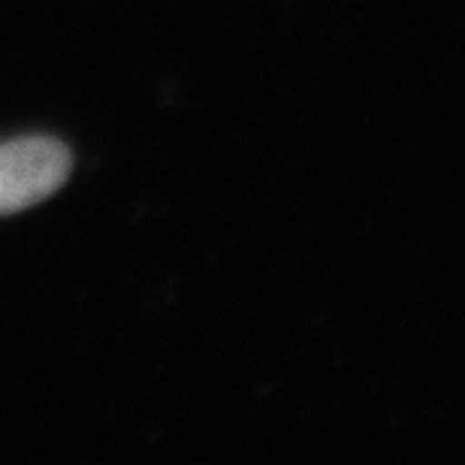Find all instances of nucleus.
Masks as SVG:
<instances>
[{"mask_svg": "<svg viewBox=\"0 0 465 465\" xmlns=\"http://www.w3.org/2000/svg\"><path fill=\"white\" fill-rule=\"evenodd\" d=\"M73 154L54 136L31 134L0 143V218L36 206L70 179Z\"/></svg>", "mask_w": 465, "mask_h": 465, "instance_id": "obj_1", "label": "nucleus"}]
</instances>
